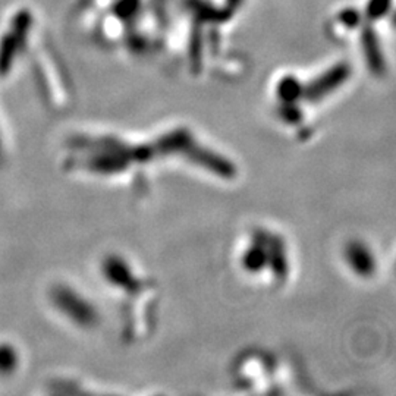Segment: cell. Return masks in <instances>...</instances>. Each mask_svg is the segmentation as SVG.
Here are the masks:
<instances>
[{
	"mask_svg": "<svg viewBox=\"0 0 396 396\" xmlns=\"http://www.w3.org/2000/svg\"><path fill=\"white\" fill-rule=\"evenodd\" d=\"M291 248L279 232L264 226L249 229L237 248V264L249 279L280 287L292 272Z\"/></svg>",
	"mask_w": 396,
	"mask_h": 396,
	"instance_id": "6da1fadb",
	"label": "cell"
},
{
	"mask_svg": "<svg viewBox=\"0 0 396 396\" xmlns=\"http://www.w3.org/2000/svg\"><path fill=\"white\" fill-rule=\"evenodd\" d=\"M56 309L77 328L93 329L99 323V313L93 304L70 286H56L51 294Z\"/></svg>",
	"mask_w": 396,
	"mask_h": 396,
	"instance_id": "7a4b0ae2",
	"label": "cell"
},
{
	"mask_svg": "<svg viewBox=\"0 0 396 396\" xmlns=\"http://www.w3.org/2000/svg\"><path fill=\"white\" fill-rule=\"evenodd\" d=\"M342 257L355 276L364 279L374 276L377 270V259L376 251L369 242L363 240L348 241L344 251H342Z\"/></svg>",
	"mask_w": 396,
	"mask_h": 396,
	"instance_id": "3957f363",
	"label": "cell"
},
{
	"mask_svg": "<svg viewBox=\"0 0 396 396\" xmlns=\"http://www.w3.org/2000/svg\"><path fill=\"white\" fill-rule=\"evenodd\" d=\"M18 352L12 345H0V374L9 376L18 367Z\"/></svg>",
	"mask_w": 396,
	"mask_h": 396,
	"instance_id": "277c9868",
	"label": "cell"
}]
</instances>
